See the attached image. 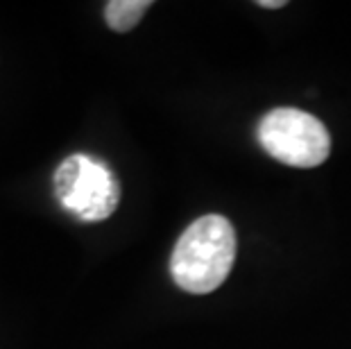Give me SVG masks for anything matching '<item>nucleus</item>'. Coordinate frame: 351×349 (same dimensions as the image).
<instances>
[{
	"mask_svg": "<svg viewBox=\"0 0 351 349\" xmlns=\"http://www.w3.org/2000/svg\"><path fill=\"white\" fill-rule=\"evenodd\" d=\"M236 261V232L220 213H208L184 229L170 256V274L186 293L206 295L222 286Z\"/></svg>",
	"mask_w": 351,
	"mask_h": 349,
	"instance_id": "obj_1",
	"label": "nucleus"
},
{
	"mask_svg": "<svg viewBox=\"0 0 351 349\" xmlns=\"http://www.w3.org/2000/svg\"><path fill=\"white\" fill-rule=\"evenodd\" d=\"M256 136L272 159L293 168H315L331 152V136L324 123L295 107L267 111L261 118Z\"/></svg>",
	"mask_w": 351,
	"mask_h": 349,
	"instance_id": "obj_2",
	"label": "nucleus"
},
{
	"mask_svg": "<svg viewBox=\"0 0 351 349\" xmlns=\"http://www.w3.org/2000/svg\"><path fill=\"white\" fill-rule=\"evenodd\" d=\"M55 195L80 220L100 222L121 202V184L102 161L88 154H71L55 173Z\"/></svg>",
	"mask_w": 351,
	"mask_h": 349,
	"instance_id": "obj_3",
	"label": "nucleus"
},
{
	"mask_svg": "<svg viewBox=\"0 0 351 349\" xmlns=\"http://www.w3.org/2000/svg\"><path fill=\"white\" fill-rule=\"evenodd\" d=\"M150 5V0H111L104 7V19L114 32H130L132 27L138 25Z\"/></svg>",
	"mask_w": 351,
	"mask_h": 349,
	"instance_id": "obj_4",
	"label": "nucleus"
},
{
	"mask_svg": "<svg viewBox=\"0 0 351 349\" xmlns=\"http://www.w3.org/2000/svg\"><path fill=\"white\" fill-rule=\"evenodd\" d=\"M261 7H265V10H279V7H283L286 3L283 0H258Z\"/></svg>",
	"mask_w": 351,
	"mask_h": 349,
	"instance_id": "obj_5",
	"label": "nucleus"
}]
</instances>
